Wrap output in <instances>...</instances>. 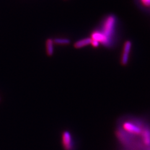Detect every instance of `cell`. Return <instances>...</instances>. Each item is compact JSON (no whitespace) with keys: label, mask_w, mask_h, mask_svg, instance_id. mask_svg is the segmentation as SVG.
<instances>
[{"label":"cell","mask_w":150,"mask_h":150,"mask_svg":"<svg viewBox=\"0 0 150 150\" xmlns=\"http://www.w3.org/2000/svg\"><path fill=\"white\" fill-rule=\"evenodd\" d=\"M116 24V17L114 15H111L106 17L102 25L101 31L107 36V38H109L111 40L115 33Z\"/></svg>","instance_id":"obj_1"},{"label":"cell","mask_w":150,"mask_h":150,"mask_svg":"<svg viewBox=\"0 0 150 150\" xmlns=\"http://www.w3.org/2000/svg\"><path fill=\"white\" fill-rule=\"evenodd\" d=\"M91 38L92 40H96L102 45L106 47H110L112 45V40L100 30H95L91 33Z\"/></svg>","instance_id":"obj_2"},{"label":"cell","mask_w":150,"mask_h":150,"mask_svg":"<svg viewBox=\"0 0 150 150\" xmlns=\"http://www.w3.org/2000/svg\"><path fill=\"white\" fill-rule=\"evenodd\" d=\"M131 48L132 42L129 40L125 41L123 45L122 53L121 57V64L122 66H126L128 64Z\"/></svg>","instance_id":"obj_3"},{"label":"cell","mask_w":150,"mask_h":150,"mask_svg":"<svg viewBox=\"0 0 150 150\" xmlns=\"http://www.w3.org/2000/svg\"><path fill=\"white\" fill-rule=\"evenodd\" d=\"M62 144L65 150H72L74 149V142L70 132L65 131L62 134Z\"/></svg>","instance_id":"obj_4"},{"label":"cell","mask_w":150,"mask_h":150,"mask_svg":"<svg viewBox=\"0 0 150 150\" xmlns=\"http://www.w3.org/2000/svg\"><path fill=\"white\" fill-rule=\"evenodd\" d=\"M141 134L143 144L149 149V147H150V129H146L144 131L142 129Z\"/></svg>","instance_id":"obj_5"},{"label":"cell","mask_w":150,"mask_h":150,"mask_svg":"<svg viewBox=\"0 0 150 150\" xmlns=\"http://www.w3.org/2000/svg\"><path fill=\"white\" fill-rule=\"evenodd\" d=\"M91 41H92V39L90 38L81 39L75 42L74 44V47L76 48H82L86 46L91 45Z\"/></svg>","instance_id":"obj_6"},{"label":"cell","mask_w":150,"mask_h":150,"mask_svg":"<svg viewBox=\"0 0 150 150\" xmlns=\"http://www.w3.org/2000/svg\"><path fill=\"white\" fill-rule=\"evenodd\" d=\"M54 40L48 38L46 42V53L49 56H52L54 54Z\"/></svg>","instance_id":"obj_7"},{"label":"cell","mask_w":150,"mask_h":150,"mask_svg":"<svg viewBox=\"0 0 150 150\" xmlns=\"http://www.w3.org/2000/svg\"><path fill=\"white\" fill-rule=\"evenodd\" d=\"M54 43L59 45H69L71 41L67 38H56L54 40Z\"/></svg>","instance_id":"obj_8"},{"label":"cell","mask_w":150,"mask_h":150,"mask_svg":"<svg viewBox=\"0 0 150 150\" xmlns=\"http://www.w3.org/2000/svg\"><path fill=\"white\" fill-rule=\"evenodd\" d=\"M100 44L98 41H97L96 40H92V41H91V45H92V47H95V48H97L99 47L100 46Z\"/></svg>","instance_id":"obj_9"},{"label":"cell","mask_w":150,"mask_h":150,"mask_svg":"<svg viewBox=\"0 0 150 150\" xmlns=\"http://www.w3.org/2000/svg\"><path fill=\"white\" fill-rule=\"evenodd\" d=\"M141 4L146 7H150V0H140Z\"/></svg>","instance_id":"obj_10"},{"label":"cell","mask_w":150,"mask_h":150,"mask_svg":"<svg viewBox=\"0 0 150 150\" xmlns=\"http://www.w3.org/2000/svg\"><path fill=\"white\" fill-rule=\"evenodd\" d=\"M0 101H1V97H0Z\"/></svg>","instance_id":"obj_11"}]
</instances>
